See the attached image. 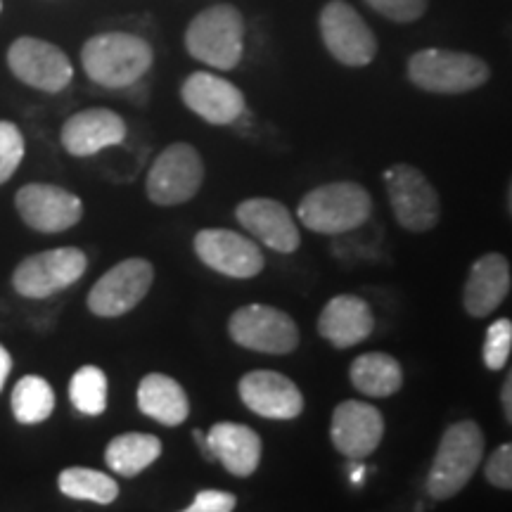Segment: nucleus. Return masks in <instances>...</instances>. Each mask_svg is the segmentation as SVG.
Masks as SVG:
<instances>
[{
    "label": "nucleus",
    "instance_id": "nucleus-1",
    "mask_svg": "<svg viewBox=\"0 0 512 512\" xmlns=\"http://www.w3.org/2000/svg\"><path fill=\"white\" fill-rule=\"evenodd\" d=\"M155 62L152 46L136 34L110 31L88 38L81 64L88 79L105 88H128L143 79Z\"/></svg>",
    "mask_w": 512,
    "mask_h": 512
},
{
    "label": "nucleus",
    "instance_id": "nucleus-2",
    "mask_svg": "<svg viewBox=\"0 0 512 512\" xmlns=\"http://www.w3.org/2000/svg\"><path fill=\"white\" fill-rule=\"evenodd\" d=\"M484 458V432L475 420L453 422L441 437L425 489L434 501H448L470 484Z\"/></svg>",
    "mask_w": 512,
    "mask_h": 512
},
{
    "label": "nucleus",
    "instance_id": "nucleus-3",
    "mask_svg": "<svg viewBox=\"0 0 512 512\" xmlns=\"http://www.w3.org/2000/svg\"><path fill=\"white\" fill-rule=\"evenodd\" d=\"M373 214V197L363 185L339 181L306 192L297 207L304 228L320 235H342L361 228Z\"/></svg>",
    "mask_w": 512,
    "mask_h": 512
},
{
    "label": "nucleus",
    "instance_id": "nucleus-4",
    "mask_svg": "<svg viewBox=\"0 0 512 512\" xmlns=\"http://www.w3.org/2000/svg\"><path fill=\"white\" fill-rule=\"evenodd\" d=\"M188 53L209 67L230 72L245 53V19L228 3L211 5L190 22L185 31Z\"/></svg>",
    "mask_w": 512,
    "mask_h": 512
},
{
    "label": "nucleus",
    "instance_id": "nucleus-5",
    "mask_svg": "<svg viewBox=\"0 0 512 512\" xmlns=\"http://www.w3.org/2000/svg\"><path fill=\"white\" fill-rule=\"evenodd\" d=\"M408 79L420 91L439 95L470 93L489 81V67L477 55L446 48L418 50L408 60Z\"/></svg>",
    "mask_w": 512,
    "mask_h": 512
},
{
    "label": "nucleus",
    "instance_id": "nucleus-6",
    "mask_svg": "<svg viewBox=\"0 0 512 512\" xmlns=\"http://www.w3.org/2000/svg\"><path fill=\"white\" fill-rule=\"evenodd\" d=\"M389 204L401 228L408 233H427L439 223L441 204L434 185L411 164H394L384 171Z\"/></svg>",
    "mask_w": 512,
    "mask_h": 512
},
{
    "label": "nucleus",
    "instance_id": "nucleus-7",
    "mask_svg": "<svg viewBox=\"0 0 512 512\" xmlns=\"http://www.w3.org/2000/svg\"><path fill=\"white\" fill-rule=\"evenodd\" d=\"M204 164L188 143H174L159 152L147 174V197L159 207H176L192 200L202 188Z\"/></svg>",
    "mask_w": 512,
    "mask_h": 512
},
{
    "label": "nucleus",
    "instance_id": "nucleus-8",
    "mask_svg": "<svg viewBox=\"0 0 512 512\" xmlns=\"http://www.w3.org/2000/svg\"><path fill=\"white\" fill-rule=\"evenodd\" d=\"M228 335L238 347L259 354H292L299 347V328L285 311L275 306H242L228 320Z\"/></svg>",
    "mask_w": 512,
    "mask_h": 512
},
{
    "label": "nucleus",
    "instance_id": "nucleus-9",
    "mask_svg": "<svg viewBox=\"0 0 512 512\" xmlns=\"http://www.w3.org/2000/svg\"><path fill=\"white\" fill-rule=\"evenodd\" d=\"M320 36L337 62L347 67H366L377 55V38L366 19L347 0H330L320 10Z\"/></svg>",
    "mask_w": 512,
    "mask_h": 512
},
{
    "label": "nucleus",
    "instance_id": "nucleus-10",
    "mask_svg": "<svg viewBox=\"0 0 512 512\" xmlns=\"http://www.w3.org/2000/svg\"><path fill=\"white\" fill-rule=\"evenodd\" d=\"M88 259L81 249L60 247L27 256L12 275V285L22 297L46 299L50 294L67 290L86 273Z\"/></svg>",
    "mask_w": 512,
    "mask_h": 512
},
{
    "label": "nucleus",
    "instance_id": "nucleus-11",
    "mask_svg": "<svg viewBox=\"0 0 512 512\" xmlns=\"http://www.w3.org/2000/svg\"><path fill=\"white\" fill-rule=\"evenodd\" d=\"M8 64L19 81L43 93H60L74 79L67 53L43 38H17L8 50Z\"/></svg>",
    "mask_w": 512,
    "mask_h": 512
},
{
    "label": "nucleus",
    "instance_id": "nucleus-12",
    "mask_svg": "<svg viewBox=\"0 0 512 512\" xmlns=\"http://www.w3.org/2000/svg\"><path fill=\"white\" fill-rule=\"evenodd\" d=\"M155 283V268L145 259H126L110 268L88 294V309L100 318L124 316L143 302Z\"/></svg>",
    "mask_w": 512,
    "mask_h": 512
},
{
    "label": "nucleus",
    "instance_id": "nucleus-13",
    "mask_svg": "<svg viewBox=\"0 0 512 512\" xmlns=\"http://www.w3.org/2000/svg\"><path fill=\"white\" fill-rule=\"evenodd\" d=\"M192 247L204 266L228 278H254L266 264L259 245L235 230L204 228L195 235Z\"/></svg>",
    "mask_w": 512,
    "mask_h": 512
},
{
    "label": "nucleus",
    "instance_id": "nucleus-14",
    "mask_svg": "<svg viewBox=\"0 0 512 512\" xmlns=\"http://www.w3.org/2000/svg\"><path fill=\"white\" fill-rule=\"evenodd\" d=\"M15 207L29 228L38 233H62L83 216V204L74 192L48 183H29L17 192Z\"/></svg>",
    "mask_w": 512,
    "mask_h": 512
},
{
    "label": "nucleus",
    "instance_id": "nucleus-15",
    "mask_svg": "<svg viewBox=\"0 0 512 512\" xmlns=\"http://www.w3.org/2000/svg\"><path fill=\"white\" fill-rule=\"evenodd\" d=\"M332 444L344 458L366 460L384 437V418L366 401H342L332 413Z\"/></svg>",
    "mask_w": 512,
    "mask_h": 512
},
{
    "label": "nucleus",
    "instance_id": "nucleus-16",
    "mask_svg": "<svg viewBox=\"0 0 512 512\" xmlns=\"http://www.w3.org/2000/svg\"><path fill=\"white\" fill-rule=\"evenodd\" d=\"M249 411L268 420H294L304 411V394L290 377L275 370H252L238 384Z\"/></svg>",
    "mask_w": 512,
    "mask_h": 512
},
{
    "label": "nucleus",
    "instance_id": "nucleus-17",
    "mask_svg": "<svg viewBox=\"0 0 512 512\" xmlns=\"http://www.w3.org/2000/svg\"><path fill=\"white\" fill-rule=\"evenodd\" d=\"M235 219L247 233H252V238L273 252L292 254L302 245V235L290 209L268 197H252V200L240 202L235 209Z\"/></svg>",
    "mask_w": 512,
    "mask_h": 512
},
{
    "label": "nucleus",
    "instance_id": "nucleus-18",
    "mask_svg": "<svg viewBox=\"0 0 512 512\" xmlns=\"http://www.w3.org/2000/svg\"><path fill=\"white\" fill-rule=\"evenodd\" d=\"M181 98L190 112L214 126L233 124L245 112V95L235 83L209 72H195L183 81Z\"/></svg>",
    "mask_w": 512,
    "mask_h": 512
},
{
    "label": "nucleus",
    "instance_id": "nucleus-19",
    "mask_svg": "<svg viewBox=\"0 0 512 512\" xmlns=\"http://www.w3.org/2000/svg\"><path fill=\"white\" fill-rule=\"evenodd\" d=\"M124 138L126 121L105 107L76 112L62 126V145L74 157L98 155L105 147L121 145Z\"/></svg>",
    "mask_w": 512,
    "mask_h": 512
},
{
    "label": "nucleus",
    "instance_id": "nucleus-20",
    "mask_svg": "<svg viewBox=\"0 0 512 512\" xmlns=\"http://www.w3.org/2000/svg\"><path fill=\"white\" fill-rule=\"evenodd\" d=\"M375 318L366 299L356 294H339L320 311L318 332L332 347L349 349L373 335Z\"/></svg>",
    "mask_w": 512,
    "mask_h": 512
},
{
    "label": "nucleus",
    "instance_id": "nucleus-21",
    "mask_svg": "<svg viewBox=\"0 0 512 512\" xmlns=\"http://www.w3.org/2000/svg\"><path fill=\"white\" fill-rule=\"evenodd\" d=\"M209 460H221L230 475L252 477L261 463V437L252 427L238 425V422H216L207 432Z\"/></svg>",
    "mask_w": 512,
    "mask_h": 512
},
{
    "label": "nucleus",
    "instance_id": "nucleus-22",
    "mask_svg": "<svg viewBox=\"0 0 512 512\" xmlns=\"http://www.w3.org/2000/svg\"><path fill=\"white\" fill-rule=\"evenodd\" d=\"M510 292V264L503 254H484L477 259L467 275L463 306L472 318L494 313Z\"/></svg>",
    "mask_w": 512,
    "mask_h": 512
},
{
    "label": "nucleus",
    "instance_id": "nucleus-23",
    "mask_svg": "<svg viewBox=\"0 0 512 512\" xmlns=\"http://www.w3.org/2000/svg\"><path fill=\"white\" fill-rule=\"evenodd\" d=\"M138 408L147 418L162 422L166 427H178L188 420L190 401L185 389L174 377L152 373L138 384Z\"/></svg>",
    "mask_w": 512,
    "mask_h": 512
},
{
    "label": "nucleus",
    "instance_id": "nucleus-24",
    "mask_svg": "<svg viewBox=\"0 0 512 512\" xmlns=\"http://www.w3.org/2000/svg\"><path fill=\"white\" fill-rule=\"evenodd\" d=\"M351 384L370 399H387L396 394L403 384V370L394 356L382 351L358 356L349 370Z\"/></svg>",
    "mask_w": 512,
    "mask_h": 512
},
{
    "label": "nucleus",
    "instance_id": "nucleus-25",
    "mask_svg": "<svg viewBox=\"0 0 512 512\" xmlns=\"http://www.w3.org/2000/svg\"><path fill=\"white\" fill-rule=\"evenodd\" d=\"M162 456V441L155 434L128 432L107 444L105 463L121 477H136Z\"/></svg>",
    "mask_w": 512,
    "mask_h": 512
},
{
    "label": "nucleus",
    "instance_id": "nucleus-26",
    "mask_svg": "<svg viewBox=\"0 0 512 512\" xmlns=\"http://www.w3.org/2000/svg\"><path fill=\"white\" fill-rule=\"evenodd\" d=\"M57 486L64 496L74 501H91L98 505H110L119 496V484L110 475L91 470V467H67L57 477Z\"/></svg>",
    "mask_w": 512,
    "mask_h": 512
},
{
    "label": "nucleus",
    "instance_id": "nucleus-27",
    "mask_svg": "<svg viewBox=\"0 0 512 512\" xmlns=\"http://www.w3.org/2000/svg\"><path fill=\"white\" fill-rule=\"evenodd\" d=\"M55 408L53 387L38 375L22 377L12 389V413L22 425H38L48 420Z\"/></svg>",
    "mask_w": 512,
    "mask_h": 512
},
{
    "label": "nucleus",
    "instance_id": "nucleus-28",
    "mask_svg": "<svg viewBox=\"0 0 512 512\" xmlns=\"http://www.w3.org/2000/svg\"><path fill=\"white\" fill-rule=\"evenodd\" d=\"M69 399L83 415H102L107 408V375L98 366L76 370L69 384Z\"/></svg>",
    "mask_w": 512,
    "mask_h": 512
},
{
    "label": "nucleus",
    "instance_id": "nucleus-29",
    "mask_svg": "<svg viewBox=\"0 0 512 512\" xmlns=\"http://www.w3.org/2000/svg\"><path fill=\"white\" fill-rule=\"evenodd\" d=\"M24 159V136L12 121H0V185L8 183Z\"/></svg>",
    "mask_w": 512,
    "mask_h": 512
},
{
    "label": "nucleus",
    "instance_id": "nucleus-30",
    "mask_svg": "<svg viewBox=\"0 0 512 512\" xmlns=\"http://www.w3.org/2000/svg\"><path fill=\"white\" fill-rule=\"evenodd\" d=\"M512 351V320L501 318L491 325L484 339V363L489 370H501Z\"/></svg>",
    "mask_w": 512,
    "mask_h": 512
},
{
    "label": "nucleus",
    "instance_id": "nucleus-31",
    "mask_svg": "<svg viewBox=\"0 0 512 512\" xmlns=\"http://www.w3.org/2000/svg\"><path fill=\"white\" fill-rule=\"evenodd\" d=\"M377 15L392 19L399 24H411L427 12V3L430 0H366Z\"/></svg>",
    "mask_w": 512,
    "mask_h": 512
},
{
    "label": "nucleus",
    "instance_id": "nucleus-32",
    "mask_svg": "<svg viewBox=\"0 0 512 512\" xmlns=\"http://www.w3.org/2000/svg\"><path fill=\"white\" fill-rule=\"evenodd\" d=\"M484 475L489 479V484L498 486V489L512 491V441L510 444L498 446L491 453L484 465Z\"/></svg>",
    "mask_w": 512,
    "mask_h": 512
},
{
    "label": "nucleus",
    "instance_id": "nucleus-33",
    "mask_svg": "<svg viewBox=\"0 0 512 512\" xmlns=\"http://www.w3.org/2000/svg\"><path fill=\"white\" fill-rule=\"evenodd\" d=\"M235 505H238V498L228 494V491L207 489L200 491V494L195 496V501L181 512H233Z\"/></svg>",
    "mask_w": 512,
    "mask_h": 512
},
{
    "label": "nucleus",
    "instance_id": "nucleus-34",
    "mask_svg": "<svg viewBox=\"0 0 512 512\" xmlns=\"http://www.w3.org/2000/svg\"><path fill=\"white\" fill-rule=\"evenodd\" d=\"M501 403H503V413H505V418H508V422L512 425V370H510L508 377H505V382H503V389H501Z\"/></svg>",
    "mask_w": 512,
    "mask_h": 512
},
{
    "label": "nucleus",
    "instance_id": "nucleus-35",
    "mask_svg": "<svg viewBox=\"0 0 512 512\" xmlns=\"http://www.w3.org/2000/svg\"><path fill=\"white\" fill-rule=\"evenodd\" d=\"M10 370H12V356L8 354V349H5L3 344H0V392H3L5 380H8Z\"/></svg>",
    "mask_w": 512,
    "mask_h": 512
},
{
    "label": "nucleus",
    "instance_id": "nucleus-36",
    "mask_svg": "<svg viewBox=\"0 0 512 512\" xmlns=\"http://www.w3.org/2000/svg\"><path fill=\"white\" fill-rule=\"evenodd\" d=\"M361 477H363V467H356V470L351 472V479H354V482H361Z\"/></svg>",
    "mask_w": 512,
    "mask_h": 512
},
{
    "label": "nucleus",
    "instance_id": "nucleus-37",
    "mask_svg": "<svg viewBox=\"0 0 512 512\" xmlns=\"http://www.w3.org/2000/svg\"><path fill=\"white\" fill-rule=\"evenodd\" d=\"M508 207H510V214H512V183H510V192H508Z\"/></svg>",
    "mask_w": 512,
    "mask_h": 512
},
{
    "label": "nucleus",
    "instance_id": "nucleus-38",
    "mask_svg": "<svg viewBox=\"0 0 512 512\" xmlns=\"http://www.w3.org/2000/svg\"><path fill=\"white\" fill-rule=\"evenodd\" d=\"M0 10H3V0H0Z\"/></svg>",
    "mask_w": 512,
    "mask_h": 512
}]
</instances>
